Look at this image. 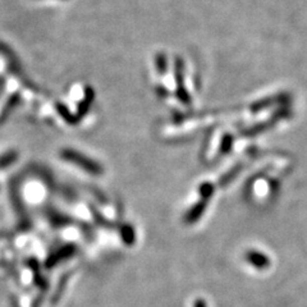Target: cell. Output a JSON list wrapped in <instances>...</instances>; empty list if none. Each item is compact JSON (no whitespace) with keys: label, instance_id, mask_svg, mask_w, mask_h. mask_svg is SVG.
<instances>
[{"label":"cell","instance_id":"cell-3","mask_svg":"<svg viewBox=\"0 0 307 307\" xmlns=\"http://www.w3.org/2000/svg\"><path fill=\"white\" fill-rule=\"evenodd\" d=\"M182 63L178 59L177 62V91H178V97L183 104H188L189 103V96L187 95L186 88L183 87V78H182Z\"/></svg>","mask_w":307,"mask_h":307},{"label":"cell","instance_id":"cell-4","mask_svg":"<svg viewBox=\"0 0 307 307\" xmlns=\"http://www.w3.org/2000/svg\"><path fill=\"white\" fill-rule=\"evenodd\" d=\"M246 259L250 264H252L255 268H265V265H268V259L264 256V255L259 254V252H255V251H250L247 255H246Z\"/></svg>","mask_w":307,"mask_h":307},{"label":"cell","instance_id":"cell-8","mask_svg":"<svg viewBox=\"0 0 307 307\" xmlns=\"http://www.w3.org/2000/svg\"><path fill=\"white\" fill-rule=\"evenodd\" d=\"M156 68H158L159 74H164L166 71V58L164 54H158L156 57Z\"/></svg>","mask_w":307,"mask_h":307},{"label":"cell","instance_id":"cell-11","mask_svg":"<svg viewBox=\"0 0 307 307\" xmlns=\"http://www.w3.org/2000/svg\"><path fill=\"white\" fill-rule=\"evenodd\" d=\"M193 307H208V304H206V302L203 301V299L198 298L193 302Z\"/></svg>","mask_w":307,"mask_h":307},{"label":"cell","instance_id":"cell-2","mask_svg":"<svg viewBox=\"0 0 307 307\" xmlns=\"http://www.w3.org/2000/svg\"><path fill=\"white\" fill-rule=\"evenodd\" d=\"M206 208H208V201L201 198V201H198L196 205H193L191 209H189L188 213H187L186 217H184V222H186L187 224L196 223L201 217H202V214L206 210Z\"/></svg>","mask_w":307,"mask_h":307},{"label":"cell","instance_id":"cell-1","mask_svg":"<svg viewBox=\"0 0 307 307\" xmlns=\"http://www.w3.org/2000/svg\"><path fill=\"white\" fill-rule=\"evenodd\" d=\"M62 158L67 161H71L74 165L79 166L86 172L91 173L93 175H99L103 173V168L97 161L92 160V159L87 158V156L82 155L78 151H74V150H63L62 151Z\"/></svg>","mask_w":307,"mask_h":307},{"label":"cell","instance_id":"cell-6","mask_svg":"<svg viewBox=\"0 0 307 307\" xmlns=\"http://www.w3.org/2000/svg\"><path fill=\"white\" fill-rule=\"evenodd\" d=\"M198 191H200L201 198H202V200L209 201L210 198H212L213 194H214L215 186L213 183H209V182H206V183L201 184L200 188H198Z\"/></svg>","mask_w":307,"mask_h":307},{"label":"cell","instance_id":"cell-10","mask_svg":"<svg viewBox=\"0 0 307 307\" xmlns=\"http://www.w3.org/2000/svg\"><path fill=\"white\" fill-rule=\"evenodd\" d=\"M57 108H58V112H59V114L65 119V121L69 122V123H71V122H74V119L69 117V112H68V109L64 107V105H58Z\"/></svg>","mask_w":307,"mask_h":307},{"label":"cell","instance_id":"cell-9","mask_svg":"<svg viewBox=\"0 0 307 307\" xmlns=\"http://www.w3.org/2000/svg\"><path fill=\"white\" fill-rule=\"evenodd\" d=\"M232 142H233V140H232L231 136L227 135L226 137L223 138V141H222V154H227V152H228L229 150H231Z\"/></svg>","mask_w":307,"mask_h":307},{"label":"cell","instance_id":"cell-5","mask_svg":"<svg viewBox=\"0 0 307 307\" xmlns=\"http://www.w3.org/2000/svg\"><path fill=\"white\" fill-rule=\"evenodd\" d=\"M121 236H122V240L127 243V245H132L136 240L135 229H133L131 226H128V224H126V226H123L121 228Z\"/></svg>","mask_w":307,"mask_h":307},{"label":"cell","instance_id":"cell-7","mask_svg":"<svg viewBox=\"0 0 307 307\" xmlns=\"http://www.w3.org/2000/svg\"><path fill=\"white\" fill-rule=\"evenodd\" d=\"M240 170H241V165H238V166H234V168H232L231 170H229L228 173H227L226 175H224V177L222 178V179H220V182H219V184L222 187H224V186H227V184H229L232 182V180L234 179V178L237 177V174H238V173H240Z\"/></svg>","mask_w":307,"mask_h":307}]
</instances>
